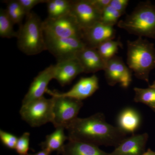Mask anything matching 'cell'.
I'll return each mask as SVG.
<instances>
[{
	"label": "cell",
	"mask_w": 155,
	"mask_h": 155,
	"mask_svg": "<svg viewBox=\"0 0 155 155\" xmlns=\"http://www.w3.org/2000/svg\"><path fill=\"white\" fill-rule=\"evenodd\" d=\"M66 129L68 140L82 142L98 147L116 148L127 137V134L118 126L108 123L101 113L85 118L78 117Z\"/></svg>",
	"instance_id": "cell-1"
},
{
	"label": "cell",
	"mask_w": 155,
	"mask_h": 155,
	"mask_svg": "<svg viewBox=\"0 0 155 155\" xmlns=\"http://www.w3.org/2000/svg\"><path fill=\"white\" fill-rule=\"evenodd\" d=\"M127 64L137 78L149 83L151 71L155 68V47L142 37L127 41Z\"/></svg>",
	"instance_id": "cell-2"
},
{
	"label": "cell",
	"mask_w": 155,
	"mask_h": 155,
	"mask_svg": "<svg viewBox=\"0 0 155 155\" xmlns=\"http://www.w3.org/2000/svg\"><path fill=\"white\" fill-rule=\"evenodd\" d=\"M117 25L130 34L155 40V5L148 1L140 3Z\"/></svg>",
	"instance_id": "cell-3"
},
{
	"label": "cell",
	"mask_w": 155,
	"mask_h": 155,
	"mask_svg": "<svg viewBox=\"0 0 155 155\" xmlns=\"http://www.w3.org/2000/svg\"><path fill=\"white\" fill-rule=\"evenodd\" d=\"M26 16L25 22L17 31V45L25 54L35 55L46 50L43 21L34 13Z\"/></svg>",
	"instance_id": "cell-4"
},
{
	"label": "cell",
	"mask_w": 155,
	"mask_h": 155,
	"mask_svg": "<svg viewBox=\"0 0 155 155\" xmlns=\"http://www.w3.org/2000/svg\"><path fill=\"white\" fill-rule=\"evenodd\" d=\"M54 98L44 97L35 100L25 105H22L19 114L22 120L31 127H40L54 120Z\"/></svg>",
	"instance_id": "cell-5"
},
{
	"label": "cell",
	"mask_w": 155,
	"mask_h": 155,
	"mask_svg": "<svg viewBox=\"0 0 155 155\" xmlns=\"http://www.w3.org/2000/svg\"><path fill=\"white\" fill-rule=\"evenodd\" d=\"M46 93L54 98L53 124L55 128L63 127L65 129L75 119L83 105L82 101L72 98L60 96L48 89Z\"/></svg>",
	"instance_id": "cell-6"
},
{
	"label": "cell",
	"mask_w": 155,
	"mask_h": 155,
	"mask_svg": "<svg viewBox=\"0 0 155 155\" xmlns=\"http://www.w3.org/2000/svg\"><path fill=\"white\" fill-rule=\"evenodd\" d=\"M43 25L45 35L81 40L83 37V30L71 13L55 18L48 17Z\"/></svg>",
	"instance_id": "cell-7"
},
{
	"label": "cell",
	"mask_w": 155,
	"mask_h": 155,
	"mask_svg": "<svg viewBox=\"0 0 155 155\" xmlns=\"http://www.w3.org/2000/svg\"><path fill=\"white\" fill-rule=\"evenodd\" d=\"M46 48L58 61L76 57L86 47L82 40L73 38H60L45 35Z\"/></svg>",
	"instance_id": "cell-8"
},
{
	"label": "cell",
	"mask_w": 155,
	"mask_h": 155,
	"mask_svg": "<svg viewBox=\"0 0 155 155\" xmlns=\"http://www.w3.org/2000/svg\"><path fill=\"white\" fill-rule=\"evenodd\" d=\"M104 71L106 80L110 86L119 84L123 88H127L132 81V71L118 56L107 61Z\"/></svg>",
	"instance_id": "cell-9"
},
{
	"label": "cell",
	"mask_w": 155,
	"mask_h": 155,
	"mask_svg": "<svg viewBox=\"0 0 155 155\" xmlns=\"http://www.w3.org/2000/svg\"><path fill=\"white\" fill-rule=\"evenodd\" d=\"M70 13L75 17L83 31L101 22V13L95 8L90 0L72 1Z\"/></svg>",
	"instance_id": "cell-10"
},
{
	"label": "cell",
	"mask_w": 155,
	"mask_h": 155,
	"mask_svg": "<svg viewBox=\"0 0 155 155\" xmlns=\"http://www.w3.org/2000/svg\"><path fill=\"white\" fill-rule=\"evenodd\" d=\"M54 77V67L51 65L38 73L31 84L28 92L22 101V105L28 104L44 97L48 86Z\"/></svg>",
	"instance_id": "cell-11"
},
{
	"label": "cell",
	"mask_w": 155,
	"mask_h": 155,
	"mask_svg": "<svg viewBox=\"0 0 155 155\" xmlns=\"http://www.w3.org/2000/svg\"><path fill=\"white\" fill-rule=\"evenodd\" d=\"M116 33L114 26L106 25L101 21L83 30L82 40L87 47L96 48L104 42L114 40Z\"/></svg>",
	"instance_id": "cell-12"
},
{
	"label": "cell",
	"mask_w": 155,
	"mask_h": 155,
	"mask_svg": "<svg viewBox=\"0 0 155 155\" xmlns=\"http://www.w3.org/2000/svg\"><path fill=\"white\" fill-rule=\"evenodd\" d=\"M54 67V79L62 86L69 84L78 75L84 73L83 68L76 57L58 61Z\"/></svg>",
	"instance_id": "cell-13"
},
{
	"label": "cell",
	"mask_w": 155,
	"mask_h": 155,
	"mask_svg": "<svg viewBox=\"0 0 155 155\" xmlns=\"http://www.w3.org/2000/svg\"><path fill=\"white\" fill-rule=\"evenodd\" d=\"M99 88V79L97 75L82 78L69 91L65 93L54 91L60 96L68 97L82 101L91 96Z\"/></svg>",
	"instance_id": "cell-14"
},
{
	"label": "cell",
	"mask_w": 155,
	"mask_h": 155,
	"mask_svg": "<svg viewBox=\"0 0 155 155\" xmlns=\"http://www.w3.org/2000/svg\"><path fill=\"white\" fill-rule=\"evenodd\" d=\"M148 137L147 133L131 135L125 138L110 155H142L145 152Z\"/></svg>",
	"instance_id": "cell-15"
},
{
	"label": "cell",
	"mask_w": 155,
	"mask_h": 155,
	"mask_svg": "<svg viewBox=\"0 0 155 155\" xmlns=\"http://www.w3.org/2000/svg\"><path fill=\"white\" fill-rule=\"evenodd\" d=\"M84 70V73H94L104 70L106 62L100 55L96 48H84L76 55Z\"/></svg>",
	"instance_id": "cell-16"
},
{
	"label": "cell",
	"mask_w": 155,
	"mask_h": 155,
	"mask_svg": "<svg viewBox=\"0 0 155 155\" xmlns=\"http://www.w3.org/2000/svg\"><path fill=\"white\" fill-rule=\"evenodd\" d=\"M140 115L136 110L127 108L122 110L117 119L118 127L126 134H134L140 126L141 123Z\"/></svg>",
	"instance_id": "cell-17"
},
{
	"label": "cell",
	"mask_w": 155,
	"mask_h": 155,
	"mask_svg": "<svg viewBox=\"0 0 155 155\" xmlns=\"http://www.w3.org/2000/svg\"><path fill=\"white\" fill-rule=\"evenodd\" d=\"M62 155H110L99 147L82 142L68 140L61 153Z\"/></svg>",
	"instance_id": "cell-18"
},
{
	"label": "cell",
	"mask_w": 155,
	"mask_h": 155,
	"mask_svg": "<svg viewBox=\"0 0 155 155\" xmlns=\"http://www.w3.org/2000/svg\"><path fill=\"white\" fill-rule=\"evenodd\" d=\"M63 127H58L51 134L46 136L45 140L40 144L42 149L46 150L51 153L57 151L61 154L65 145L64 143L68 140V137L65 134Z\"/></svg>",
	"instance_id": "cell-19"
},
{
	"label": "cell",
	"mask_w": 155,
	"mask_h": 155,
	"mask_svg": "<svg viewBox=\"0 0 155 155\" xmlns=\"http://www.w3.org/2000/svg\"><path fill=\"white\" fill-rule=\"evenodd\" d=\"M134 101L142 103L149 107L155 113V87L149 86L147 88L135 87Z\"/></svg>",
	"instance_id": "cell-20"
},
{
	"label": "cell",
	"mask_w": 155,
	"mask_h": 155,
	"mask_svg": "<svg viewBox=\"0 0 155 155\" xmlns=\"http://www.w3.org/2000/svg\"><path fill=\"white\" fill-rule=\"evenodd\" d=\"M14 24L8 16L5 9L0 10V36L3 38H11L17 36V31L14 28Z\"/></svg>",
	"instance_id": "cell-21"
},
{
	"label": "cell",
	"mask_w": 155,
	"mask_h": 155,
	"mask_svg": "<svg viewBox=\"0 0 155 155\" xmlns=\"http://www.w3.org/2000/svg\"><path fill=\"white\" fill-rule=\"evenodd\" d=\"M121 46L122 43L119 41L110 40L101 44L96 49L100 55L107 63V61L116 56L119 47Z\"/></svg>",
	"instance_id": "cell-22"
},
{
	"label": "cell",
	"mask_w": 155,
	"mask_h": 155,
	"mask_svg": "<svg viewBox=\"0 0 155 155\" xmlns=\"http://www.w3.org/2000/svg\"><path fill=\"white\" fill-rule=\"evenodd\" d=\"M6 2L7 8L5 10L8 16L14 24H21L26 14L18 0H11Z\"/></svg>",
	"instance_id": "cell-23"
},
{
	"label": "cell",
	"mask_w": 155,
	"mask_h": 155,
	"mask_svg": "<svg viewBox=\"0 0 155 155\" xmlns=\"http://www.w3.org/2000/svg\"><path fill=\"white\" fill-rule=\"evenodd\" d=\"M122 15V14L109 5L102 13L101 22L106 25L114 26L118 23L119 18Z\"/></svg>",
	"instance_id": "cell-24"
},
{
	"label": "cell",
	"mask_w": 155,
	"mask_h": 155,
	"mask_svg": "<svg viewBox=\"0 0 155 155\" xmlns=\"http://www.w3.org/2000/svg\"><path fill=\"white\" fill-rule=\"evenodd\" d=\"M30 137V133L25 132L18 138L15 150L19 155H28Z\"/></svg>",
	"instance_id": "cell-25"
},
{
	"label": "cell",
	"mask_w": 155,
	"mask_h": 155,
	"mask_svg": "<svg viewBox=\"0 0 155 155\" xmlns=\"http://www.w3.org/2000/svg\"><path fill=\"white\" fill-rule=\"evenodd\" d=\"M18 138L13 134L1 129L0 130V140L3 145L9 149H15Z\"/></svg>",
	"instance_id": "cell-26"
},
{
	"label": "cell",
	"mask_w": 155,
	"mask_h": 155,
	"mask_svg": "<svg viewBox=\"0 0 155 155\" xmlns=\"http://www.w3.org/2000/svg\"><path fill=\"white\" fill-rule=\"evenodd\" d=\"M60 11L61 16L69 14L71 12L72 1L54 0Z\"/></svg>",
	"instance_id": "cell-27"
},
{
	"label": "cell",
	"mask_w": 155,
	"mask_h": 155,
	"mask_svg": "<svg viewBox=\"0 0 155 155\" xmlns=\"http://www.w3.org/2000/svg\"><path fill=\"white\" fill-rule=\"evenodd\" d=\"M25 11L26 16L31 13L30 11L35 6L41 4L47 3L48 0H18Z\"/></svg>",
	"instance_id": "cell-28"
},
{
	"label": "cell",
	"mask_w": 155,
	"mask_h": 155,
	"mask_svg": "<svg viewBox=\"0 0 155 155\" xmlns=\"http://www.w3.org/2000/svg\"><path fill=\"white\" fill-rule=\"evenodd\" d=\"M128 0H111L110 5L123 15L128 5Z\"/></svg>",
	"instance_id": "cell-29"
},
{
	"label": "cell",
	"mask_w": 155,
	"mask_h": 155,
	"mask_svg": "<svg viewBox=\"0 0 155 155\" xmlns=\"http://www.w3.org/2000/svg\"><path fill=\"white\" fill-rule=\"evenodd\" d=\"M46 3L47 4L48 18H55L61 17L60 11L54 0H48Z\"/></svg>",
	"instance_id": "cell-30"
},
{
	"label": "cell",
	"mask_w": 155,
	"mask_h": 155,
	"mask_svg": "<svg viewBox=\"0 0 155 155\" xmlns=\"http://www.w3.org/2000/svg\"><path fill=\"white\" fill-rule=\"evenodd\" d=\"M90 1L102 14L105 9L110 5L111 0H90Z\"/></svg>",
	"instance_id": "cell-31"
},
{
	"label": "cell",
	"mask_w": 155,
	"mask_h": 155,
	"mask_svg": "<svg viewBox=\"0 0 155 155\" xmlns=\"http://www.w3.org/2000/svg\"><path fill=\"white\" fill-rule=\"evenodd\" d=\"M51 153L49 151L46 150L42 149V150L34 154H28V155H51Z\"/></svg>",
	"instance_id": "cell-32"
},
{
	"label": "cell",
	"mask_w": 155,
	"mask_h": 155,
	"mask_svg": "<svg viewBox=\"0 0 155 155\" xmlns=\"http://www.w3.org/2000/svg\"><path fill=\"white\" fill-rule=\"evenodd\" d=\"M142 155H155V151H154L150 149H149Z\"/></svg>",
	"instance_id": "cell-33"
},
{
	"label": "cell",
	"mask_w": 155,
	"mask_h": 155,
	"mask_svg": "<svg viewBox=\"0 0 155 155\" xmlns=\"http://www.w3.org/2000/svg\"><path fill=\"white\" fill-rule=\"evenodd\" d=\"M151 86L153 87H155V80L153 82L152 84L151 85H150Z\"/></svg>",
	"instance_id": "cell-34"
}]
</instances>
